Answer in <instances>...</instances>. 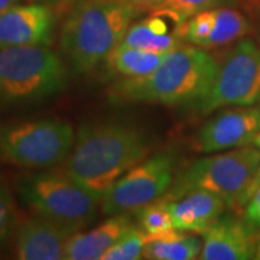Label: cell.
I'll return each instance as SVG.
<instances>
[{
	"label": "cell",
	"instance_id": "3",
	"mask_svg": "<svg viewBox=\"0 0 260 260\" xmlns=\"http://www.w3.org/2000/svg\"><path fill=\"white\" fill-rule=\"evenodd\" d=\"M138 15L117 0H78L61 29V49L74 73H91L104 62Z\"/></svg>",
	"mask_w": 260,
	"mask_h": 260
},
{
	"label": "cell",
	"instance_id": "22",
	"mask_svg": "<svg viewBox=\"0 0 260 260\" xmlns=\"http://www.w3.org/2000/svg\"><path fill=\"white\" fill-rule=\"evenodd\" d=\"M146 234L136 225H130L119 240L104 253L102 260H138L143 257Z\"/></svg>",
	"mask_w": 260,
	"mask_h": 260
},
{
	"label": "cell",
	"instance_id": "30",
	"mask_svg": "<svg viewBox=\"0 0 260 260\" xmlns=\"http://www.w3.org/2000/svg\"><path fill=\"white\" fill-rule=\"evenodd\" d=\"M253 145L256 146V148H259L260 149V133L254 138V140H253Z\"/></svg>",
	"mask_w": 260,
	"mask_h": 260
},
{
	"label": "cell",
	"instance_id": "4",
	"mask_svg": "<svg viewBox=\"0 0 260 260\" xmlns=\"http://www.w3.org/2000/svg\"><path fill=\"white\" fill-rule=\"evenodd\" d=\"M20 200L32 210L71 234L97 218L102 198L80 185L65 172H42L20 179Z\"/></svg>",
	"mask_w": 260,
	"mask_h": 260
},
{
	"label": "cell",
	"instance_id": "11",
	"mask_svg": "<svg viewBox=\"0 0 260 260\" xmlns=\"http://www.w3.org/2000/svg\"><path fill=\"white\" fill-rule=\"evenodd\" d=\"M55 22L56 13L48 6L16 5L0 15V48L49 45Z\"/></svg>",
	"mask_w": 260,
	"mask_h": 260
},
{
	"label": "cell",
	"instance_id": "19",
	"mask_svg": "<svg viewBox=\"0 0 260 260\" xmlns=\"http://www.w3.org/2000/svg\"><path fill=\"white\" fill-rule=\"evenodd\" d=\"M215 25L205 48L225 47L236 44L251 30L250 22L239 10L232 8H214Z\"/></svg>",
	"mask_w": 260,
	"mask_h": 260
},
{
	"label": "cell",
	"instance_id": "7",
	"mask_svg": "<svg viewBox=\"0 0 260 260\" xmlns=\"http://www.w3.org/2000/svg\"><path fill=\"white\" fill-rule=\"evenodd\" d=\"M73 126L61 119H39L10 124L0 132V158L30 169L55 167L74 146Z\"/></svg>",
	"mask_w": 260,
	"mask_h": 260
},
{
	"label": "cell",
	"instance_id": "9",
	"mask_svg": "<svg viewBox=\"0 0 260 260\" xmlns=\"http://www.w3.org/2000/svg\"><path fill=\"white\" fill-rule=\"evenodd\" d=\"M175 159L160 152L139 162L120 177L102 197L100 210L104 215L135 211L159 200L172 186Z\"/></svg>",
	"mask_w": 260,
	"mask_h": 260
},
{
	"label": "cell",
	"instance_id": "20",
	"mask_svg": "<svg viewBox=\"0 0 260 260\" xmlns=\"http://www.w3.org/2000/svg\"><path fill=\"white\" fill-rule=\"evenodd\" d=\"M140 229L146 234V237H153L164 233L174 230V223L171 218L168 198L152 201L138 210Z\"/></svg>",
	"mask_w": 260,
	"mask_h": 260
},
{
	"label": "cell",
	"instance_id": "27",
	"mask_svg": "<svg viewBox=\"0 0 260 260\" xmlns=\"http://www.w3.org/2000/svg\"><path fill=\"white\" fill-rule=\"evenodd\" d=\"M30 3L44 5L54 10L55 13H61L65 10H70L78 0H29Z\"/></svg>",
	"mask_w": 260,
	"mask_h": 260
},
{
	"label": "cell",
	"instance_id": "8",
	"mask_svg": "<svg viewBox=\"0 0 260 260\" xmlns=\"http://www.w3.org/2000/svg\"><path fill=\"white\" fill-rule=\"evenodd\" d=\"M260 100V47L240 39L218 62L207 93L195 103L200 112L211 113L225 106H253Z\"/></svg>",
	"mask_w": 260,
	"mask_h": 260
},
{
	"label": "cell",
	"instance_id": "2",
	"mask_svg": "<svg viewBox=\"0 0 260 260\" xmlns=\"http://www.w3.org/2000/svg\"><path fill=\"white\" fill-rule=\"evenodd\" d=\"M217 67L218 61L204 48L181 45L168 52L152 73L119 80L110 95L120 103L195 104L210 88Z\"/></svg>",
	"mask_w": 260,
	"mask_h": 260
},
{
	"label": "cell",
	"instance_id": "21",
	"mask_svg": "<svg viewBox=\"0 0 260 260\" xmlns=\"http://www.w3.org/2000/svg\"><path fill=\"white\" fill-rule=\"evenodd\" d=\"M224 2L227 0H162L158 9H155L152 13L162 15L179 26L197 13L214 9L223 5Z\"/></svg>",
	"mask_w": 260,
	"mask_h": 260
},
{
	"label": "cell",
	"instance_id": "26",
	"mask_svg": "<svg viewBox=\"0 0 260 260\" xmlns=\"http://www.w3.org/2000/svg\"><path fill=\"white\" fill-rule=\"evenodd\" d=\"M117 2L129 6L139 13L140 12H153L155 9H158L159 5L162 3V0H117Z\"/></svg>",
	"mask_w": 260,
	"mask_h": 260
},
{
	"label": "cell",
	"instance_id": "6",
	"mask_svg": "<svg viewBox=\"0 0 260 260\" xmlns=\"http://www.w3.org/2000/svg\"><path fill=\"white\" fill-rule=\"evenodd\" d=\"M67 84L64 62L48 45L0 48V95L9 102H39Z\"/></svg>",
	"mask_w": 260,
	"mask_h": 260
},
{
	"label": "cell",
	"instance_id": "15",
	"mask_svg": "<svg viewBox=\"0 0 260 260\" xmlns=\"http://www.w3.org/2000/svg\"><path fill=\"white\" fill-rule=\"evenodd\" d=\"M132 223L123 214L103 221L90 232L73 233L65 243L64 259L102 260L104 253L119 240Z\"/></svg>",
	"mask_w": 260,
	"mask_h": 260
},
{
	"label": "cell",
	"instance_id": "23",
	"mask_svg": "<svg viewBox=\"0 0 260 260\" xmlns=\"http://www.w3.org/2000/svg\"><path fill=\"white\" fill-rule=\"evenodd\" d=\"M214 25H215V16H214V9L204 10L194 15L192 18L185 20L182 25L178 26V32L182 39L186 42L197 45L200 48H204L207 45V41L213 32Z\"/></svg>",
	"mask_w": 260,
	"mask_h": 260
},
{
	"label": "cell",
	"instance_id": "12",
	"mask_svg": "<svg viewBox=\"0 0 260 260\" xmlns=\"http://www.w3.org/2000/svg\"><path fill=\"white\" fill-rule=\"evenodd\" d=\"M203 234V260H249L256 257L257 243L249 224L234 217H220Z\"/></svg>",
	"mask_w": 260,
	"mask_h": 260
},
{
	"label": "cell",
	"instance_id": "5",
	"mask_svg": "<svg viewBox=\"0 0 260 260\" xmlns=\"http://www.w3.org/2000/svg\"><path fill=\"white\" fill-rule=\"evenodd\" d=\"M260 165V149L254 145L224 150L197 159L184 169L168 198H175L195 189H204L221 197L227 207L240 210L243 197Z\"/></svg>",
	"mask_w": 260,
	"mask_h": 260
},
{
	"label": "cell",
	"instance_id": "28",
	"mask_svg": "<svg viewBox=\"0 0 260 260\" xmlns=\"http://www.w3.org/2000/svg\"><path fill=\"white\" fill-rule=\"evenodd\" d=\"M259 188H260V165H259V168H257V171H256V174H254V178H253L251 184L249 185V188H247V191H246L244 197H243L242 208L244 207V205L247 204V201L250 200L251 197H253V194H254V192H256Z\"/></svg>",
	"mask_w": 260,
	"mask_h": 260
},
{
	"label": "cell",
	"instance_id": "1",
	"mask_svg": "<svg viewBox=\"0 0 260 260\" xmlns=\"http://www.w3.org/2000/svg\"><path fill=\"white\" fill-rule=\"evenodd\" d=\"M149 139L120 123H85L65 164V174L100 198L129 169L146 158Z\"/></svg>",
	"mask_w": 260,
	"mask_h": 260
},
{
	"label": "cell",
	"instance_id": "13",
	"mask_svg": "<svg viewBox=\"0 0 260 260\" xmlns=\"http://www.w3.org/2000/svg\"><path fill=\"white\" fill-rule=\"evenodd\" d=\"M71 233L41 215L23 220L16 232V257L20 260L64 259L65 243Z\"/></svg>",
	"mask_w": 260,
	"mask_h": 260
},
{
	"label": "cell",
	"instance_id": "18",
	"mask_svg": "<svg viewBox=\"0 0 260 260\" xmlns=\"http://www.w3.org/2000/svg\"><path fill=\"white\" fill-rule=\"evenodd\" d=\"M167 54L130 47L121 42L107 55L104 62L107 65V70L113 74L121 77H139L152 73L164 61Z\"/></svg>",
	"mask_w": 260,
	"mask_h": 260
},
{
	"label": "cell",
	"instance_id": "17",
	"mask_svg": "<svg viewBox=\"0 0 260 260\" xmlns=\"http://www.w3.org/2000/svg\"><path fill=\"white\" fill-rule=\"evenodd\" d=\"M203 240L179 230L146 237L143 259L149 260H194L200 259Z\"/></svg>",
	"mask_w": 260,
	"mask_h": 260
},
{
	"label": "cell",
	"instance_id": "10",
	"mask_svg": "<svg viewBox=\"0 0 260 260\" xmlns=\"http://www.w3.org/2000/svg\"><path fill=\"white\" fill-rule=\"evenodd\" d=\"M260 133V107L232 106L200 127L194 148L201 153H215L253 145Z\"/></svg>",
	"mask_w": 260,
	"mask_h": 260
},
{
	"label": "cell",
	"instance_id": "25",
	"mask_svg": "<svg viewBox=\"0 0 260 260\" xmlns=\"http://www.w3.org/2000/svg\"><path fill=\"white\" fill-rule=\"evenodd\" d=\"M244 221L251 229L260 227V188L244 205Z\"/></svg>",
	"mask_w": 260,
	"mask_h": 260
},
{
	"label": "cell",
	"instance_id": "31",
	"mask_svg": "<svg viewBox=\"0 0 260 260\" xmlns=\"http://www.w3.org/2000/svg\"><path fill=\"white\" fill-rule=\"evenodd\" d=\"M256 259H260V240L257 243V250H256Z\"/></svg>",
	"mask_w": 260,
	"mask_h": 260
},
{
	"label": "cell",
	"instance_id": "24",
	"mask_svg": "<svg viewBox=\"0 0 260 260\" xmlns=\"http://www.w3.org/2000/svg\"><path fill=\"white\" fill-rule=\"evenodd\" d=\"M15 221V207L8 186L0 179V246L8 240Z\"/></svg>",
	"mask_w": 260,
	"mask_h": 260
},
{
	"label": "cell",
	"instance_id": "29",
	"mask_svg": "<svg viewBox=\"0 0 260 260\" xmlns=\"http://www.w3.org/2000/svg\"><path fill=\"white\" fill-rule=\"evenodd\" d=\"M19 2H20V0H0V15L5 13V12L8 9H10V8L19 5Z\"/></svg>",
	"mask_w": 260,
	"mask_h": 260
},
{
	"label": "cell",
	"instance_id": "16",
	"mask_svg": "<svg viewBox=\"0 0 260 260\" xmlns=\"http://www.w3.org/2000/svg\"><path fill=\"white\" fill-rule=\"evenodd\" d=\"M168 20L169 19L162 15L152 13L149 18L142 19L138 23H132L123 42L130 47L160 54L171 52L172 49L181 47L182 38L178 32V28H169Z\"/></svg>",
	"mask_w": 260,
	"mask_h": 260
},
{
	"label": "cell",
	"instance_id": "14",
	"mask_svg": "<svg viewBox=\"0 0 260 260\" xmlns=\"http://www.w3.org/2000/svg\"><path fill=\"white\" fill-rule=\"evenodd\" d=\"M168 207L175 230L203 233L218 220L227 207L221 197L195 189L175 198H168Z\"/></svg>",
	"mask_w": 260,
	"mask_h": 260
}]
</instances>
